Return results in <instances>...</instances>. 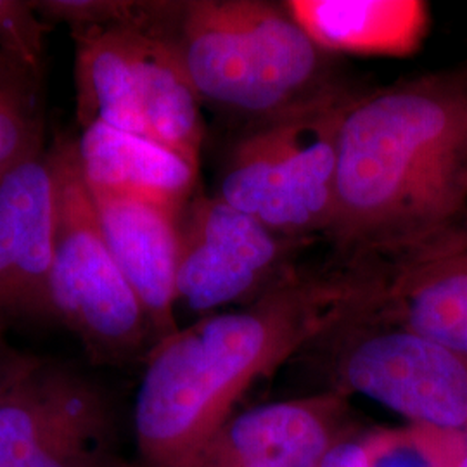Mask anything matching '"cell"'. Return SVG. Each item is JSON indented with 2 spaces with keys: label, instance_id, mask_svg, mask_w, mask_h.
I'll return each instance as SVG.
<instances>
[{
  "label": "cell",
  "instance_id": "6da1fadb",
  "mask_svg": "<svg viewBox=\"0 0 467 467\" xmlns=\"http://www.w3.org/2000/svg\"><path fill=\"white\" fill-rule=\"evenodd\" d=\"M334 262L397 270L467 241V78L364 90L339 132Z\"/></svg>",
  "mask_w": 467,
  "mask_h": 467
},
{
  "label": "cell",
  "instance_id": "7a4b0ae2",
  "mask_svg": "<svg viewBox=\"0 0 467 467\" xmlns=\"http://www.w3.org/2000/svg\"><path fill=\"white\" fill-rule=\"evenodd\" d=\"M391 274L329 260L231 312L154 343L134 407L144 467H194L253 384L370 312Z\"/></svg>",
  "mask_w": 467,
  "mask_h": 467
},
{
  "label": "cell",
  "instance_id": "3957f363",
  "mask_svg": "<svg viewBox=\"0 0 467 467\" xmlns=\"http://www.w3.org/2000/svg\"><path fill=\"white\" fill-rule=\"evenodd\" d=\"M171 42L201 102L244 130L350 87L285 2H181Z\"/></svg>",
  "mask_w": 467,
  "mask_h": 467
},
{
  "label": "cell",
  "instance_id": "277c9868",
  "mask_svg": "<svg viewBox=\"0 0 467 467\" xmlns=\"http://www.w3.org/2000/svg\"><path fill=\"white\" fill-rule=\"evenodd\" d=\"M360 92L348 87L244 130L223 168L218 198L284 237L324 235L333 217L339 132Z\"/></svg>",
  "mask_w": 467,
  "mask_h": 467
},
{
  "label": "cell",
  "instance_id": "5b68a950",
  "mask_svg": "<svg viewBox=\"0 0 467 467\" xmlns=\"http://www.w3.org/2000/svg\"><path fill=\"white\" fill-rule=\"evenodd\" d=\"M49 152L56 175L50 317L80 337L94 362L121 364L150 353V320L106 243L77 140L59 139Z\"/></svg>",
  "mask_w": 467,
  "mask_h": 467
},
{
  "label": "cell",
  "instance_id": "8992f818",
  "mask_svg": "<svg viewBox=\"0 0 467 467\" xmlns=\"http://www.w3.org/2000/svg\"><path fill=\"white\" fill-rule=\"evenodd\" d=\"M77 46V118L140 135L200 168V96L171 40L137 28L71 32Z\"/></svg>",
  "mask_w": 467,
  "mask_h": 467
},
{
  "label": "cell",
  "instance_id": "52a82bcc",
  "mask_svg": "<svg viewBox=\"0 0 467 467\" xmlns=\"http://www.w3.org/2000/svg\"><path fill=\"white\" fill-rule=\"evenodd\" d=\"M329 341L334 389L381 403L416 428L467 440V357L400 326L362 316Z\"/></svg>",
  "mask_w": 467,
  "mask_h": 467
},
{
  "label": "cell",
  "instance_id": "ba28073f",
  "mask_svg": "<svg viewBox=\"0 0 467 467\" xmlns=\"http://www.w3.org/2000/svg\"><path fill=\"white\" fill-rule=\"evenodd\" d=\"M305 243L218 196H194L181 215L177 300L202 317L250 305L300 277Z\"/></svg>",
  "mask_w": 467,
  "mask_h": 467
},
{
  "label": "cell",
  "instance_id": "9c48e42d",
  "mask_svg": "<svg viewBox=\"0 0 467 467\" xmlns=\"http://www.w3.org/2000/svg\"><path fill=\"white\" fill-rule=\"evenodd\" d=\"M0 467H123L109 401L82 374L40 358L0 405Z\"/></svg>",
  "mask_w": 467,
  "mask_h": 467
},
{
  "label": "cell",
  "instance_id": "30bf717a",
  "mask_svg": "<svg viewBox=\"0 0 467 467\" xmlns=\"http://www.w3.org/2000/svg\"><path fill=\"white\" fill-rule=\"evenodd\" d=\"M348 395L327 389L234 414L194 467H320L347 434Z\"/></svg>",
  "mask_w": 467,
  "mask_h": 467
},
{
  "label": "cell",
  "instance_id": "8fae6325",
  "mask_svg": "<svg viewBox=\"0 0 467 467\" xmlns=\"http://www.w3.org/2000/svg\"><path fill=\"white\" fill-rule=\"evenodd\" d=\"M54 235L56 175L42 150L0 182V312L50 317Z\"/></svg>",
  "mask_w": 467,
  "mask_h": 467
},
{
  "label": "cell",
  "instance_id": "7c38bea8",
  "mask_svg": "<svg viewBox=\"0 0 467 467\" xmlns=\"http://www.w3.org/2000/svg\"><path fill=\"white\" fill-rule=\"evenodd\" d=\"M90 194L109 251L148 316L154 343L177 333L182 212L135 196Z\"/></svg>",
  "mask_w": 467,
  "mask_h": 467
},
{
  "label": "cell",
  "instance_id": "4fadbf2b",
  "mask_svg": "<svg viewBox=\"0 0 467 467\" xmlns=\"http://www.w3.org/2000/svg\"><path fill=\"white\" fill-rule=\"evenodd\" d=\"M85 184L96 194H123L184 212L196 196L200 168L140 135L94 121L77 140Z\"/></svg>",
  "mask_w": 467,
  "mask_h": 467
},
{
  "label": "cell",
  "instance_id": "5bb4252c",
  "mask_svg": "<svg viewBox=\"0 0 467 467\" xmlns=\"http://www.w3.org/2000/svg\"><path fill=\"white\" fill-rule=\"evenodd\" d=\"M285 5L331 56L405 57L430 32V7L420 0H289Z\"/></svg>",
  "mask_w": 467,
  "mask_h": 467
},
{
  "label": "cell",
  "instance_id": "9a60e30c",
  "mask_svg": "<svg viewBox=\"0 0 467 467\" xmlns=\"http://www.w3.org/2000/svg\"><path fill=\"white\" fill-rule=\"evenodd\" d=\"M368 317L467 357V241L397 270Z\"/></svg>",
  "mask_w": 467,
  "mask_h": 467
},
{
  "label": "cell",
  "instance_id": "2e32d148",
  "mask_svg": "<svg viewBox=\"0 0 467 467\" xmlns=\"http://www.w3.org/2000/svg\"><path fill=\"white\" fill-rule=\"evenodd\" d=\"M40 71L0 49V182L42 152Z\"/></svg>",
  "mask_w": 467,
  "mask_h": 467
},
{
  "label": "cell",
  "instance_id": "e0dca14e",
  "mask_svg": "<svg viewBox=\"0 0 467 467\" xmlns=\"http://www.w3.org/2000/svg\"><path fill=\"white\" fill-rule=\"evenodd\" d=\"M46 23L32 2L0 0V49L40 71Z\"/></svg>",
  "mask_w": 467,
  "mask_h": 467
},
{
  "label": "cell",
  "instance_id": "ac0fdd59",
  "mask_svg": "<svg viewBox=\"0 0 467 467\" xmlns=\"http://www.w3.org/2000/svg\"><path fill=\"white\" fill-rule=\"evenodd\" d=\"M384 440L348 433L334 445L320 467H379Z\"/></svg>",
  "mask_w": 467,
  "mask_h": 467
},
{
  "label": "cell",
  "instance_id": "d6986e66",
  "mask_svg": "<svg viewBox=\"0 0 467 467\" xmlns=\"http://www.w3.org/2000/svg\"><path fill=\"white\" fill-rule=\"evenodd\" d=\"M38 362L40 357L13 347L0 327V405Z\"/></svg>",
  "mask_w": 467,
  "mask_h": 467
},
{
  "label": "cell",
  "instance_id": "ffe728a7",
  "mask_svg": "<svg viewBox=\"0 0 467 467\" xmlns=\"http://www.w3.org/2000/svg\"><path fill=\"white\" fill-rule=\"evenodd\" d=\"M455 467H467V449L466 451H464V455L461 457V461L457 462V466Z\"/></svg>",
  "mask_w": 467,
  "mask_h": 467
}]
</instances>
